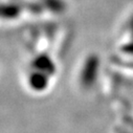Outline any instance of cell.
I'll return each mask as SVG.
<instances>
[{
    "label": "cell",
    "mask_w": 133,
    "mask_h": 133,
    "mask_svg": "<svg viewBox=\"0 0 133 133\" xmlns=\"http://www.w3.org/2000/svg\"><path fill=\"white\" fill-rule=\"evenodd\" d=\"M130 30H131V34H132V36H133V18H132V20H131V22H130Z\"/></svg>",
    "instance_id": "cell-1"
}]
</instances>
